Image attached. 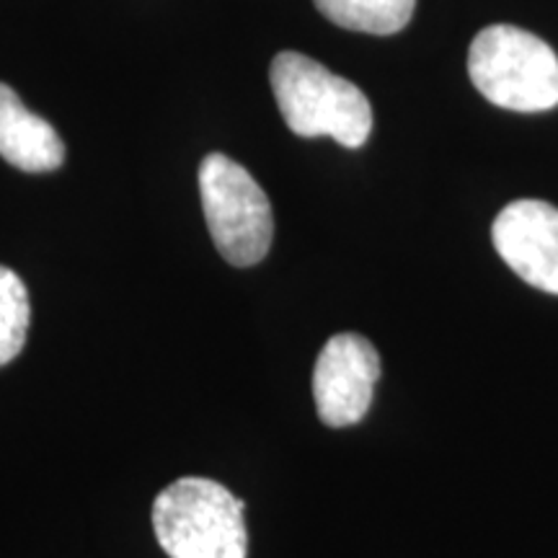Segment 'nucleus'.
Returning a JSON list of instances; mask_svg holds the SVG:
<instances>
[{"label":"nucleus","instance_id":"nucleus-1","mask_svg":"<svg viewBox=\"0 0 558 558\" xmlns=\"http://www.w3.org/2000/svg\"><path fill=\"white\" fill-rule=\"evenodd\" d=\"M271 90L288 128L300 137H333L360 148L373 132V107L352 81L300 52H279L269 70Z\"/></svg>","mask_w":558,"mask_h":558},{"label":"nucleus","instance_id":"nucleus-5","mask_svg":"<svg viewBox=\"0 0 558 558\" xmlns=\"http://www.w3.org/2000/svg\"><path fill=\"white\" fill-rule=\"evenodd\" d=\"M380 354L360 333H337L320 349L313 369V401L326 427H352L373 407Z\"/></svg>","mask_w":558,"mask_h":558},{"label":"nucleus","instance_id":"nucleus-8","mask_svg":"<svg viewBox=\"0 0 558 558\" xmlns=\"http://www.w3.org/2000/svg\"><path fill=\"white\" fill-rule=\"evenodd\" d=\"M316 9L341 29L388 37L409 24L416 0H316Z\"/></svg>","mask_w":558,"mask_h":558},{"label":"nucleus","instance_id":"nucleus-3","mask_svg":"<svg viewBox=\"0 0 558 558\" xmlns=\"http://www.w3.org/2000/svg\"><path fill=\"white\" fill-rule=\"evenodd\" d=\"M469 75L494 107L548 111L558 107V58L535 34L512 24H494L471 41Z\"/></svg>","mask_w":558,"mask_h":558},{"label":"nucleus","instance_id":"nucleus-4","mask_svg":"<svg viewBox=\"0 0 558 558\" xmlns=\"http://www.w3.org/2000/svg\"><path fill=\"white\" fill-rule=\"evenodd\" d=\"M199 194L215 248L233 267H254L269 254L275 215L256 179L222 153L199 166Z\"/></svg>","mask_w":558,"mask_h":558},{"label":"nucleus","instance_id":"nucleus-6","mask_svg":"<svg viewBox=\"0 0 558 558\" xmlns=\"http://www.w3.org/2000/svg\"><path fill=\"white\" fill-rule=\"evenodd\" d=\"M497 254L522 282L558 295V207L518 199L492 226Z\"/></svg>","mask_w":558,"mask_h":558},{"label":"nucleus","instance_id":"nucleus-2","mask_svg":"<svg viewBox=\"0 0 558 558\" xmlns=\"http://www.w3.org/2000/svg\"><path fill=\"white\" fill-rule=\"evenodd\" d=\"M153 530L169 558H246L243 501L218 481L186 476L153 501Z\"/></svg>","mask_w":558,"mask_h":558},{"label":"nucleus","instance_id":"nucleus-7","mask_svg":"<svg viewBox=\"0 0 558 558\" xmlns=\"http://www.w3.org/2000/svg\"><path fill=\"white\" fill-rule=\"evenodd\" d=\"M0 158L26 173L58 171L65 160V143L58 130L26 109L5 83H0Z\"/></svg>","mask_w":558,"mask_h":558},{"label":"nucleus","instance_id":"nucleus-9","mask_svg":"<svg viewBox=\"0 0 558 558\" xmlns=\"http://www.w3.org/2000/svg\"><path fill=\"white\" fill-rule=\"evenodd\" d=\"M32 303L24 279L0 267V367L16 360L29 337Z\"/></svg>","mask_w":558,"mask_h":558}]
</instances>
